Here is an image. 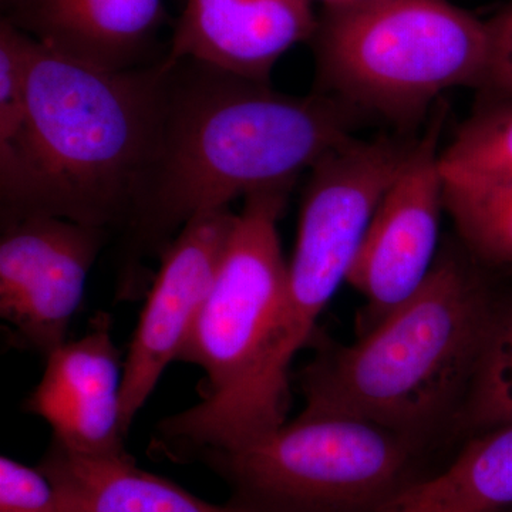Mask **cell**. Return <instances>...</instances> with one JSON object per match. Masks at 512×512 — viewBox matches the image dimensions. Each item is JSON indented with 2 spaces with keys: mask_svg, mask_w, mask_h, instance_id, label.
I'll return each instance as SVG.
<instances>
[{
  "mask_svg": "<svg viewBox=\"0 0 512 512\" xmlns=\"http://www.w3.org/2000/svg\"><path fill=\"white\" fill-rule=\"evenodd\" d=\"M164 62L156 138L117 235V301L140 298L147 262L188 222L255 192L292 190L363 119L315 90L292 96L192 60Z\"/></svg>",
  "mask_w": 512,
  "mask_h": 512,
  "instance_id": "cell-1",
  "label": "cell"
},
{
  "mask_svg": "<svg viewBox=\"0 0 512 512\" xmlns=\"http://www.w3.org/2000/svg\"><path fill=\"white\" fill-rule=\"evenodd\" d=\"M494 299L487 271L447 239L410 298L350 345L319 346L298 376L302 413L357 417L434 446L460 437Z\"/></svg>",
  "mask_w": 512,
  "mask_h": 512,
  "instance_id": "cell-2",
  "label": "cell"
},
{
  "mask_svg": "<svg viewBox=\"0 0 512 512\" xmlns=\"http://www.w3.org/2000/svg\"><path fill=\"white\" fill-rule=\"evenodd\" d=\"M164 76V57L104 70L28 35L26 127L0 167V221L52 215L119 235L156 138Z\"/></svg>",
  "mask_w": 512,
  "mask_h": 512,
  "instance_id": "cell-3",
  "label": "cell"
},
{
  "mask_svg": "<svg viewBox=\"0 0 512 512\" xmlns=\"http://www.w3.org/2000/svg\"><path fill=\"white\" fill-rule=\"evenodd\" d=\"M291 188L255 192L235 218L220 268L178 360L200 367V402L165 417L153 457L194 463L288 421L289 373L281 365L288 262L278 224Z\"/></svg>",
  "mask_w": 512,
  "mask_h": 512,
  "instance_id": "cell-4",
  "label": "cell"
},
{
  "mask_svg": "<svg viewBox=\"0 0 512 512\" xmlns=\"http://www.w3.org/2000/svg\"><path fill=\"white\" fill-rule=\"evenodd\" d=\"M311 43L315 92L409 130L448 90H478L487 25L448 0L325 5Z\"/></svg>",
  "mask_w": 512,
  "mask_h": 512,
  "instance_id": "cell-5",
  "label": "cell"
},
{
  "mask_svg": "<svg viewBox=\"0 0 512 512\" xmlns=\"http://www.w3.org/2000/svg\"><path fill=\"white\" fill-rule=\"evenodd\" d=\"M437 448L373 421L301 413L194 463L217 474L245 512H377L443 466Z\"/></svg>",
  "mask_w": 512,
  "mask_h": 512,
  "instance_id": "cell-6",
  "label": "cell"
},
{
  "mask_svg": "<svg viewBox=\"0 0 512 512\" xmlns=\"http://www.w3.org/2000/svg\"><path fill=\"white\" fill-rule=\"evenodd\" d=\"M417 137L352 138L313 165L299 214L279 359L286 372L315 338L316 323L348 284L373 215L416 147Z\"/></svg>",
  "mask_w": 512,
  "mask_h": 512,
  "instance_id": "cell-7",
  "label": "cell"
},
{
  "mask_svg": "<svg viewBox=\"0 0 512 512\" xmlns=\"http://www.w3.org/2000/svg\"><path fill=\"white\" fill-rule=\"evenodd\" d=\"M0 224V318L16 346L47 357L67 342L111 232L42 214Z\"/></svg>",
  "mask_w": 512,
  "mask_h": 512,
  "instance_id": "cell-8",
  "label": "cell"
},
{
  "mask_svg": "<svg viewBox=\"0 0 512 512\" xmlns=\"http://www.w3.org/2000/svg\"><path fill=\"white\" fill-rule=\"evenodd\" d=\"M444 117L439 103L406 167L380 201L350 271L348 284L366 301L360 332L410 298L439 255L446 212L440 144Z\"/></svg>",
  "mask_w": 512,
  "mask_h": 512,
  "instance_id": "cell-9",
  "label": "cell"
},
{
  "mask_svg": "<svg viewBox=\"0 0 512 512\" xmlns=\"http://www.w3.org/2000/svg\"><path fill=\"white\" fill-rule=\"evenodd\" d=\"M237 214L205 212L188 222L158 259V271L124 359L121 416L128 434L185 340L210 293Z\"/></svg>",
  "mask_w": 512,
  "mask_h": 512,
  "instance_id": "cell-10",
  "label": "cell"
},
{
  "mask_svg": "<svg viewBox=\"0 0 512 512\" xmlns=\"http://www.w3.org/2000/svg\"><path fill=\"white\" fill-rule=\"evenodd\" d=\"M124 360L109 313L94 316L82 338L46 357L45 372L26 399L25 410L52 429L57 443L96 457L128 456L121 416Z\"/></svg>",
  "mask_w": 512,
  "mask_h": 512,
  "instance_id": "cell-11",
  "label": "cell"
},
{
  "mask_svg": "<svg viewBox=\"0 0 512 512\" xmlns=\"http://www.w3.org/2000/svg\"><path fill=\"white\" fill-rule=\"evenodd\" d=\"M316 25L312 0H185L165 57L269 83L279 59L311 42Z\"/></svg>",
  "mask_w": 512,
  "mask_h": 512,
  "instance_id": "cell-12",
  "label": "cell"
},
{
  "mask_svg": "<svg viewBox=\"0 0 512 512\" xmlns=\"http://www.w3.org/2000/svg\"><path fill=\"white\" fill-rule=\"evenodd\" d=\"M163 18V0H23L6 19L59 55L130 70L157 62L148 53Z\"/></svg>",
  "mask_w": 512,
  "mask_h": 512,
  "instance_id": "cell-13",
  "label": "cell"
},
{
  "mask_svg": "<svg viewBox=\"0 0 512 512\" xmlns=\"http://www.w3.org/2000/svg\"><path fill=\"white\" fill-rule=\"evenodd\" d=\"M37 467L55 487L63 512H245L229 501L208 503L141 470L130 454L86 456L52 440Z\"/></svg>",
  "mask_w": 512,
  "mask_h": 512,
  "instance_id": "cell-14",
  "label": "cell"
},
{
  "mask_svg": "<svg viewBox=\"0 0 512 512\" xmlns=\"http://www.w3.org/2000/svg\"><path fill=\"white\" fill-rule=\"evenodd\" d=\"M512 508V424L467 437L460 450L377 512H503Z\"/></svg>",
  "mask_w": 512,
  "mask_h": 512,
  "instance_id": "cell-15",
  "label": "cell"
},
{
  "mask_svg": "<svg viewBox=\"0 0 512 512\" xmlns=\"http://www.w3.org/2000/svg\"><path fill=\"white\" fill-rule=\"evenodd\" d=\"M444 184L461 247L485 271L512 269V175L444 174Z\"/></svg>",
  "mask_w": 512,
  "mask_h": 512,
  "instance_id": "cell-16",
  "label": "cell"
},
{
  "mask_svg": "<svg viewBox=\"0 0 512 512\" xmlns=\"http://www.w3.org/2000/svg\"><path fill=\"white\" fill-rule=\"evenodd\" d=\"M512 424V295L495 292L490 329L473 389L460 423V437Z\"/></svg>",
  "mask_w": 512,
  "mask_h": 512,
  "instance_id": "cell-17",
  "label": "cell"
},
{
  "mask_svg": "<svg viewBox=\"0 0 512 512\" xmlns=\"http://www.w3.org/2000/svg\"><path fill=\"white\" fill-rule=\"evenodd\" d=\"M447 175H512V101L483 99L441 150Z\"/></svg>",
  "mask_w": 512,
  "mask_h": 512,
  "instance_id": "cell-18",
  "label": "cell"
},
{
  "mask_svg": "<svg viewBox=\"0 0 512 512\" xmlns=\"http://www.w3.org/2000/svg\"><path fill=\"white\" fill-rule=\"evenodd\" d=\"M0 512H63L55 487L39 470L0 458Z\"/></svg>",
  "mask_w": 512,
  "mask_h": 512,
  "instance_id": "cell-19",
  "label": "cell"
},
{
  "mask_svg": "<svg viewBox=\"0 0 512 512\" xmlns=\"http://www.w3.org/2000/svg\"><path fill=\"white\" fill-rule=\"evenodd\" d=\"M478 92L483 99L512 101V43L488 39L487 62Z\"/></svg>",
  "mask_w": 512,
  "mask_h": 512,
  "instance_id": "cell-20",
  "label": "cell"
},
{
  "mask_svg": "<svg viewBox=\"0 0 512 512\" xmlns=\"http://www.w3.org/2000/svg\"><path fill=\"white\" fill-rule=\"evenodd\" d=\"M488 39L495 42L512 43V3L494 19L485 22Z\"/></svg>",
  "mask_w": 512,
  "mask_h": 512,
  "instance_id": "cell-21",
  "label": "cell"
},
{
  "mask_svg": "<svg viewBox=\"0 0 512 512\" xmlns=\"http://www.w3.org/2000/svg\"><path fill=\"white\" fill-rule=\"evenodd\" d=\"M325 5H339V3L360 2V0H322Z\"/></svg>",
  "mask_w": 512,
  "mask_h": 512,
  "instance_id": "cell-22",
  "label": "cell"
},
{
  "mask_svg": "<svg viewBox=\"0 0 512 512\" xmlns=\"http://www.w3.org/2000/svg\"><path fill=\"white\" fill-rule=\"evenodd\" d=\"M20 2H23V0H3V3H6L8 9H12L13 6L19 5Z\"/></svg>",
  "mask_w": 512,
  "mask_h": 512,
  "instance_id": "cell-23",
  "label": "cell"
},
{
  "mask_svg": "<svg viewBox=\"0 0 512 512\" xmlns=\"http://www.w3.org/2000/svg\"><path fill=\"white\" fill-rule=\"evenodd\" d=\"M503 512H512V508H510V510H507V511H503Z\"/></svg>",
  "mask_w": 512,
  "mask_h": 512,
  "instance_id": "cell-24",
  "label": "cell"
}]
</instances>
